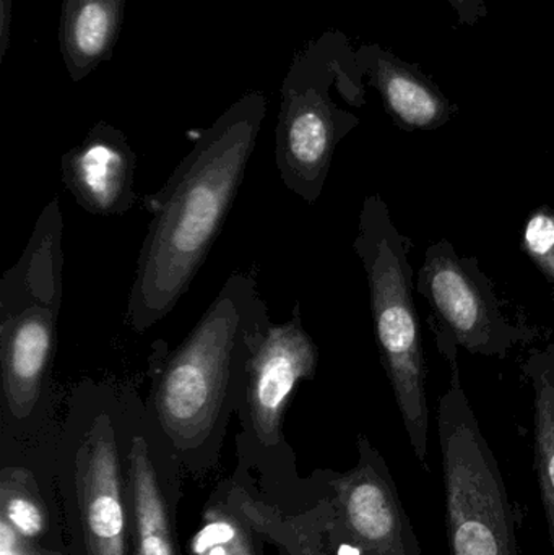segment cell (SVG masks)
<instances>
[{"label": "cell", "instance_id": "obj_1", "mask_svg": "<svg viewBox=\"0 0 554 555\" xmlns=\"http://www.w3.org/2000/svg\"><path fill=\"white\" fill-rule=\"evenodd\" d=\"M266 114L262 91L241 96L201 133L162 191L146 197L153 217L127 300L133 332H149L188 293L236 201Z\"/></svg>", "mask_w": 554, "mask_h": 555}, {"label": "cell", "instance_id": "obj_2", "mask_svg": "<svg viewBox=\"0 0 554 555\" xmlns=\"http://www.w3.org/2000/svg\"><path fill=\"white\" fill-rule=\"evenodd\" d=\"M272 323L256 278L234 272L181 345L153 343L145 401L153 434L185 456L215 449L244 406L250 364Z\"/></svg>", "mask_w": 554, "mask_h": 555}, {"label": "cell", "instance_id": "obj_3", "mask_svg": "<svg viewBox=\"0 0 554 555\" xmlns=\"http://www.w3.org/2000/svg\"><path fill=\"white\" fill-rule=\"evenodd\" d=\"M64 218L57 198L36 221L25 253L0 281L3 423L26 430L54 410L57 322L64 297Z\"/></svg>", "mask_w": 554, "mask_h": 555}, {"label": "cell", "instance_id": "obj_4", "mask_svg": "<svg viewBox=\"0 0 554 555\" xmlns=\"http://www.w3.org/2000/svg\"><path fill=\"white\" fill-rule=\"evenodd\" d=\"M366 70L340 31H325L296 52L282 83L275 165L286 189L306 204L319 201L338 143L360 126L332 100V87L351 106L366 103Z\"/></svg>", "mask_w": 554, "mask_h": 555}, {"label": "cell", "instance_id": "obj_5", "mask_svg": "<svg viewBox=\"0 0 554 555\" xmlns=\"http://www.w3.org/2000/svg\"><path fill=\"white\" fill-rule=\"evenodd\" d=\"M410 237L400 233L379 194L364 198L353 250L370 287L374 335L410 447L428 469L429 408L422 328L413 300Z\"/></svg>", "mask_w": 554, "mask_h": 555}, {"label": "cell", "instance_id": "obj_6", "mask_svg": "<svg viewBox=\"0 0 554 555\" xmlns=\"http://www.w3.org/2000/svg\"><path fill=\"white\" fill-rule=\"evenodd\" d=\"M451 388L438 408L451 555H520L517 520L500 463L468 403L459 348L446 352Z\"/></svg>", "mask_w": 554, "mask_h": 555}, {"label": "cell", "instance_id": "obj_7", "mask_svg": "<svg viewBox=\"0 0 554 555\" xmlns=\"http://www.w3.org/2000/svg\"><path fill=\"white\" fill-rule=\"evenodd\" d=\"M68 430L90 555H126L117 382L85 378L68 397Z\"/></svg>", "mask_w": 554, "mask_h": 555}, {"label": "cell", "instance_id": "obj_8", "mask_svg": "<svg viewBox=\"0 0 554 555\" xmlns=\"http://www.w3.org/2000/svg\"><path fill=\"white\" fill-rule=\"evenodd\" d=\"M416 291L431 307L439 351L459 346L472 354L506 359L516 346L539 335L511 322L477 257L459 256L448 240L426 249Z\"/></svg>", "mask_w": 554, "mask_h": 555}, {"label": "cell", "instance_id": "obj_9", "mask_svg": "<svg viewBox=\"0 0 554 555\" xmlns=\"http://www.w3.org/2000/svg\"><path fill=\"white\" fill-rule=\"evenodd\" d=\"M319 348L306 332L301 306L285 323H272L250 364L249 387L240 417L244 439L257 449L283 446L286 411L302 382L315 378Z\"/></svg>", "mask_w": 554, "mask_h": 555}, {"label": "cell", "instance_id": "obj_10", "mask_svg": "<svg viewBox=\"0 0 554 555\" xmlns=\"http://www.w3.org/2000/svg\"><path fill=\"white\" fill-rule=\"evenodd\" d=\"M358 453L351 472L331 479L345 537L361 555H423L386 460L364 436L358 439Z\"/></svg>", "mask_w": 554, "mask_h": 555}, {"label": "cell", "instance_id": "obj_11", "mask_svg": "<svg viewBox=\"0 0 554 555\" xmlns=\"http://www.w3.org/2000/svg\"><path fill=\"white\" fill-rule=\"evenodd\" d=\"M137 155L126 133L100 120L62 156V181L94 217H123L137 201Z\"/></svg>", "mask_w": 554, "mask_h": 555}, {"label": "cell", "instance_id": "obj_12", "mask_svg": "<svg viewBox=\"0 0 554 555\" xmlns=\"http://www.w3.org/2000/svg\"><path fill=\"white\" fill-rule=\"evenodd\" d=\"M357 54L368 81L379 91L387 113L400 129L436 130L458 113V106L418 65L403 62L379 44L361 46Z\"/></svg>", "mask_w": 554, "mask_h": 555}, {"label": "cell", "instance_id": "obj_13", "mask_svg": "<svg viewBox=\"0 0 554 555\" xmlns=\"http://www.w3.org/2000/svg\"><path fill=\"white\" fill-rule=\"evenodd\" d=\"M124 417L129 427V476L136 514L137 555H175L168 508L159 489L152 452V429L145 403L130 384H119Z\"/></svg>", "mask_w": 554, "mask_h": 555}, {"label": "cell", "instance_id": "obj_14", "mask_svg": "<svg viewBox=\"0 0 554 555\" xmlns=\"http://www.w3.org/2000/svg\"><path fill=\"white\" fill-rule=\"evenodd\" d=\"M126 0H62L59 44L72 81L111 61L123 28Z\"/></svg>", "mask_w": 554, "mask_h": 555}, {"label": "cell", "instance_id": "obj_15", "mask_svg": "<svg viewBox=\"0 0 554 555\" xmlns=\"http://www.w3.org/2000/svg\"><path fill=\"white\" fill-rule=\"evenodd\" d=\"M536 390V472L554 554V362L552 349L536 352L524 367Z\"/></svg>", "mask_w": 554, "mask_h": 555}, {"label": "cell", "instance_id": "obj_16", "mask_svg": "<svg viewBox=\"0 0 554 555\" xmlns=\"http://www.w3.org/2000/svg\"><path fill=\"white\" fill-rule=\"evenodd\" d=\"M194 555H257L247 528L223 511L208 512L201 530L192 540Z\"/></svg>", "mask_w": 554, "mask_h": 555}, {"label": "cell", "instance_id": "obj_17", "mask_svg": "<svg viewBox=\"0 0 554 555\" xmlns=\"http://www.w3.org/2000/svg\"><path fill=\"white\" fill-rule=\"evenodd\" d=\"M26 475L18 469H7L2 478V517L23 538H38L44 533L46 517L41 504L28 491Z\"/></svg>", "mask_w": 554, "mask_h": 555}, {"label": "cell", "instance_id": "obj_18", "mask_svg": "<svg viewBox=\"0 0 554 555\" xmlns=\"http://www.w3.org/2000/svg\"><path fill=\"white\" fill-rule=\"evenodd\" d=\"M523 249L537 270L554 286V210L549 205L536 208L527 217Z\"/></svg>", "mask_w": 554, "mask_h": 555}, {"label": "cell", "instance_id": "obj_19", "mask_svg": "<svg viewBox=\"0 0 554 555\" xmlns=\"http://www.w3.org/2000/svg\"><path fill=\"white\" fill-rule=\"evenodd\" d=\"M0 555H44L29 547L25 538L2 517L0 521Z\"/></svg>", "mask_w": 554, "mask_h": 555}, {"label": "cell", "instance_id": "obj_20", "mask_svg": "<svg viewBox=\"0 0 554 555\" xmlns=\"http://www.w3.org/2000/svg\"><path fill=\"white\" fill-rule=\"evenodd\" d=\"M461 25L474 26L488 15L487 0H449Z\"/></svg>", "mask_w": 554, "mask_h": 555}, {"label": "cell", "instance_id": "obj_21", "mask_svg": "<svg viewBox=\"0 0 554 555\" xmlns=\"http://www.w3.org/2000/svg\"><path fill=\"white\" fill-rule=\"evenodd\" d=\"M13 2L0 0V61L5 57L12 41Z\"/></svg>", "mask_w": 554, "mask_h": 555}, {"label": "cell", "instance_id": "obj_22", "mask_svg": "<svg viewBox=\"0 0 554 555\" xmlns=\"http://www.w3.org/2000/svg\"><path fill=\"white\" fill-rule=\"evenodd\" d=\"M550 349H552L553 362H554V346H550Z\"/></svg>", "mask_w": 554, "mask_h": 555}]
</instances>
